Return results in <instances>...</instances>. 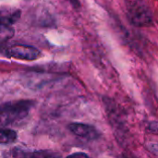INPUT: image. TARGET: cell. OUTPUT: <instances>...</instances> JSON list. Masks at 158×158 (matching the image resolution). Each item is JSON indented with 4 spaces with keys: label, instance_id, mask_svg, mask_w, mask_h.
Returning a JSON list of instances; mask_svg holds the SVG:
<instances>
[{
    "label": "cell",
    "instance_id": "cell-1",
    "mask_svg": "<svg viewBox=\"0 0 158 158\" xmlns=\"http://www.w3.org/2000/svg\"><path fill=\"white\" fill-rule=\"evenodd\" d=\"M32 101L20 100L8 102L0 106V125H8L19 121L28 116L32 107Z\"/></svg>",
    "mask_w": 158,
    "mask_h": 158
},
{
    "label": "cell",
    "instance_id": "cell-2",
    "mask_svg": "<svg viewBox=\"0 0 158 158\" xmlns=\"http://www.w3.org/2000/svg\"><path fill=\"white\" fill-rule=\"evenodd\" d=\"M127 15L130 21L139 27L153 24V14L143 0H126Z\"/></svg>",
    "mask_w": 158,
    "mask_h": 158
},
{
    "label": "cell",
    "instance_id": "cell-3",
    "mask_svg": "<svg viewBox=\"0 0 158 158\" xmlns=\"http://www.w3.org/2000/svg\"><path fill=\"white\" fill-rule=\"evenodd\" d=\"M7 55L11 57L20 60H35L41 56V52L30 45L16 44L7 49Z\"/></svg>",
    "mask_w": 158,
    "mask_h": 158
},
{
    "label": "cell",
    "instance_id": "cell-4",
    "mask_svg": "<svg viewBox=\"0 0 158 158\" xmlns=\"http://www.w3.org/2000/svg\"><path fill=\"white\" fill-rule=\"evenodd\" d=\"M69 129L72 133L85 140L92 141L99 138V132L94 127L91 125L82 123H71L69 124Z\"/></svg>",
    "mask_w": 158,
    "mask_h": 158
},
{
    "label": "cell",
    "instance_id": "cell-5",
    "mask_svg": "<svg viewBox=\"0 0 158 158\" xmlns=\"http://www.w3.org/2000/svg\"><path fill=\"white\" fill-rule=\"evenodd\" d=\"M20 11L14 9L11 10L9 8L7 9H0V25L6 24V25H12L19 18Z\"/></svg>",
    "mask_w": 158,
    "mask_h": 158
},
{
    "label": "cell",
    "instance_id": "cell-6",
    "mask_svg": "<svg viewBox=\"0 0 158 158\" xmlns=\"http://www.w3.org/2000/svg\"><path fill=\"white\" fill-rule=\"evenodd\" d=\"M17 140V133L12 130L0 129V144H9Z\"/></svg>",
    "mask_w": 158,
    "mask_h": 158
},
{
    "label": "cell",
    "instance_id": "cell-7",
    "mask_svg": "<svg viewBox=\"0 0 158 158\" xmlns=\"http://www.w3.org/2000/svg\"><path fill=\"white\" fill-rule=\"evenodd\" d=\"M73 156H87L85 154H74Z\"/></svg>",
    "mask_w": 158,
    "mask_h": 158
}]
</instances>
